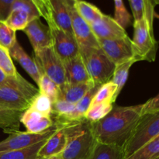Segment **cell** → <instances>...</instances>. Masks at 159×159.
Masks as SVG:
<instances>
[{"mask_svg": "<svg viewBox=\"0 0 159 159\" xmlns=\"http://www.w3.org/2000/svg\"><path fill=\"white\" fill-rule=\"evenodd\" d=\"M134 21L141 20L144 16V0H129Z\"/></svg>", "mask_w": 159, "mask_h": 159, "instance_id": "obj_36", "label": "cell"}, {"mask_svg": "<svg viewBox=\"0 0 159 159\" xmlns=\"http://www.w3.org/2000/svg\"><path fill=\"white\" fill-rule=\"evenodd\" d=\"M30 108L44 116H51L52 111V101L48 96L40 92L34 99Z\"/></svg>", "mask_w": 159, "mask_h": 159, "instance_id": "obj_30", "label": "cell"}, {"mask_svg": "<svg viewBox=\"0 0 159 159\" xmlns=\"http://www.w3.org/2000/svg\"><path fill=\"white\" fill-rule=\"evenodd\" d=\"M9 54L11 57L15 59L21 65L22 68L27 72V74L38 85L40 77L42 75V71L36 62L35 59L32 58L24 51L18 41L16 42L13 47L9 50Z\"/></svg>", "mask_w": 159, "mask_h": 159, "instance_id": "obj_16", "label": "cell"}, {"mask_svg": "<svg viewBox=\"0 0 159 159\" xmlns=\"http://www.w3.org/2000/svg\"><path fill=\"white\" fill-rule=\"evenodd\" d=\"M90 26L97 40L124 38L128 36L125 29L118 24L113 17L105 14L99 20L90 24Z\"/></svg>", "mask_w": 159, "mask_h": 159, "instance_id": "obj_13", "label": "cell"}, {"mask_svg": "<svg viewBox=\"0 0 159 159\" xmlns=\"http://www.w3.org/2000/svg\"><path fill=\"white\" fill-rule=\"evenodd\" d=\"M131 40L137 61H155L158 43L154 36V29L145 16L134 22V37Z\"/></svg>", "mask_w": 159, "mask_h": 159, "instance_id": "obj_5", "label": "cell"}, {"mask_svg": "<svg viewBox=\"0 0 159 159\" xmlns=\"http://www.w3.org/2000/svg\"><path fill=\"white\" fill-rule=\"evenodd\" d=\"M126 159H159V136Z\"/></svg>", "mask_w": 159, "mask_h": 159, "instance_id": "obj_26", "label": "cell"}, {"mask_svg": "<svg viewBox=\"0 0 159 159\" xmlns=\"http://www.w3.org/2000/svg\"><path fill=\"white\" fill-rule=\"evenodd\" d=\"M0 68L7 76L14 77L18 74L15 65L12 62L9 51L1 46H0Z\"/></svg>", "mask_w": 159, "mask_h": 159, "instance_id": "obj_34", "label": "cell"}, {"mask_svg": "<svg viewBox=\"0 0 159 159\" xmlns=\"http://www.w3.org/2000/svg\"><path fill=\"white\" fill-rule=\"evenodd\" d=\"M112 102H102L90 106L85 113V119L90 123H96L105 117L113 108Z\"/></svg>", "mask_w": 159, "mask_h": 159, "instance_id": "obj_27", "label": "cell"}, {"mask_svg": "<svg viewBox=\"0 0 159 159\" xmlns=\"http://www.w3.org/2000/svg\"><path fill=\"white\" fill-rule=\"evenodd\" d=\"M63 63L66 83L77 84L91 81L80 53L75 57L63 61Z\"/></svg>", "mask_w": 159, "mask_h": 159, "instance_id": "obj_15", "label": "cell"}, {"mask_svg": "<svg viewBox=\"0 0 159 159\" xmlns=\"http://www.w3.org/2000/svg\"><path fill=\"white\" fill-rule=\"evenodd\" d=\"M151 2H152L153 7L155 8V6L159 5V0H151Z\"/></svg>", "mask_w": 159, "mask_h": 159, "instance_id": "obj_41", "label": "cell"}, {"mask_svg": "<svg viewBox=\"0 0 159 159\" xmlns=\"http://www.w3.org/2000/svg\"><path fill=\"white\" fill-rule=\"evenodd\" d=\"M155 17H156V18H158L159 20V15L158 14H157L156 12H155Z\"/></svg>", "mask_w": 159, "mask_h": 159, "instance_id": "obj_43", "label": "cell"}, {"mask_svg": "<svg viewBox=\"0 0 159 159\" xmlns=\"http://www.w3.org/2000/svg\"><path fill=\"white\" fill-rule=\"evenodd\" d=\"M53 20L56 26L74 37L71 28V18L67 9L65 0H51Z\"/></svg>", "mask_w": 159, "mask_h": 159, "instance_id": "obj_19", "label": "cell"}, {"mask_svg": "<svg viewBox=\"0 0 159 159\" xmlns=\"http://www.w3.org/2000/svg\"><path fill=\"white\" fill-rule=\"evenodd\" d=\"M49 28L52 38V48L62 61L72 58L80 53L79 45L73 36L56 26Z\"/></svg>", "mask_w": 159, "mask_h": 159, "instance_id": "obj_11", "label": "cell"}, {"mask_svg": "<svg viewBox=\"0 0 159 159\" xmlns=\"http://www.w3.org/2000/svg\"><path fill=\"white\" fill-rule=\"evenodd\" d=\"M99 48L115 65L136 60L133 42L130 37L97 40ZM138 62V61H137Z\"/></svg>", "mask_w": 159, "mask_h": 159, "instance_id": "obj_8", "label": "cell"}, {"mask_svg": "<svg viewBox=\"0 0 159 159\" xmlns=\"http://www.w3.org/2000/svg\"><path fill=\"white\" fill-rule=\"evenodd\" d=\"M143 104L116 107L104 118L92 123V130L101 144L123 148L142 115Z\"/></svg>", "mask_w": 159, "mask_h": 159, "instance_id": "obj_1", "label": "cell"}, {"mask_svg": "<svg viewBox=\"0 0 159 159\" xmlns=\"http://www.w3.org/2000/svg\"><path fill=\"white\" fill-rule=\"evenodd\" d=\"M16 41V31L11 29L5 21H0V46L9 51Z\"/></svg>", "mask_w": 159, "mask_h": 159, "instance_id": "obj_31", "label": "cell"}, {"mask_svg": "<svg viewBox=\"0 0 159 159\" xmlns=\"http://www.w3.org/2000/svg\"><path fill=\"white\" fill-rule=\"evenodd\" d=\"M30 21V18L25 11L22 9H12L5 22L13 30L23 31Z\"/></svg>", "mask_w": 159, "mask_h": 159, "instance_id": "obj_25", "label": "cell"}, {"mask_svg": "<svg viewBox=\"0 0 159 159\" xmlns=\"http://www.w3.org/2000/svg\"><path fill=\"white\" fill-rule=\"evenodd\" d=\"M80 54L90 79L96 85H102L111 81L116 65L99 47L81 50Z\"/></svg>", "mask_w": 159, "mask_h": 159, "instance_id": "obj_4", "label": "cell"}, {"mask_svg": "<svg viewBox=\"0 0 159 159\" xmlns=\"http://www.w3.org/2000/svg\"><path fill=\"white\" fill-rule=\"evenodd\" d=\"M34 59L42 73L47 75L60 88L66 83L64 63L52 47L34 52Z\"/></svg>", "mask_w": 159, "mask_h": 159, "instance_id": "obj_7", "label": "cell"}, {"mask_svg": "<svg viewBox=\"0 0 159 159\" xmlns=\"http://www.w3.org/2000/svg\"><path fill=\"white\" fill-rule=\"evenodd\" d=\"M114 1V20L118 24L124 29H126L131 23V16L126 9L123 0H113Z\"/></svg>", "mask_w": 159, "mask_h": 159, "instance_id": "obj_32", "label": "cell"}, {"mask_svg": "<svg viewBox=\"0 0 159 159\" xmlns=\"http://www.w3.org/2000/svg\"><path fill=\"white\" fill-rule=\"evenodd\" d=\"M38 10L40 16L45 20L49 27L55 26L53 20L51 0H30Z\"/></svg>", "mask_w": 159, "mask_h": 159, "instance_id": "obj_33", "label": "cell"}, {"mask_svg": "<svg viewBox=\"0 0 159 159\" xmlns=\"http://www.w3.org/2000/svg\"><path fill=\"white\" fill-rule=\"evenodd\" d=\"M144 16L148 21L150 26L153 28L154 18H155V8L152 6L151 0H144Z\"/></svg>", "mask_w": 159, "mask_h": 159, "instance_id": "obj_39", "label": "cell"}, {"mask_svg": "<svg viewBox=\"0 0 159 159\" xmlns=\"http://www.w3.org/2000/svg\"><path fill=\"white\" fill-rule=\"evenodd\" d=\"M23 112L0 106V128L2 129L5 133L9 134L19 130L20 118Z\"/></svg>", "mask_w": 159, "mask_h": 159, "instance_id": "obj_20", "label": "cell"}, {"mask_svg": "<svg viewBox=\"0 0 159 159\" xmlns=\"http://www.w3.org/2000/svg\"><path fill=\"white\" fill-rule=\"evenodd\" d=\"M15 0H0V21H6Z\"/></svg>", "mask_w": 159, "mask_h": 159, "instance_id": "obj_37", "label": "cell"}, {"mask_svg": "<svg viewBox=\"0 0 159 159\" xmlns=\"http://www.w3.org/2000/svg\"><path fill=\"white\" fill-rule=\"evenodd\" d=\"M159 136V110L143 113L123 146L124 159Z\"/></svg>", "mask_w": 159, "mask_h": 159, "instance_id": "obj_3", "label": "cell"}, {"mask_svg": "<svg viewBox=\"0 0 159 159\" xmlns=\"http://www.w3.org/2000/svg\"><path fill=\"white\" fill-rule=\"evenodd\" d=\"M66 144L67 138L63 129H57L40 148L37 159H48L54 155H60L64 151Z\"/></svg>", "mask_w": 159, "mask_h": 159, "instance_id": "obj_17", "label": "cell"}, {"mask_svg": "<svg viewBox=\"0 0 159 159\" xmlns=\"http://www.w3.org/2000/svg\"><path fill=\"white\" fill-rule=\"evenodd\" d=\"M39 89L23 79L20 74L8 76L6 82L0 86V106L12 110L25 111L30 108Z\"/></svg>", "mask_w": 159, "mask_h": 159, "instance_id": "obj_2", "label": "cell"}, {"mask_svg": "<svg viewBox=\"0 0 159 159\" xmlns=\"http://www.w3.org/2000/svg\"><path fill=\"white\" fill-rule=\"evenodd\" d=\"M7 78H8V76L6 75L3 72L2 70L0 68V86H1L2 85H3V84L6 82Z\"/></svg>", "mask_w": 159, "mask_h": 159, "instance_id": "obj_40", "label": "cell"}, {"mask_svg": "<svg viewBox=\"0 0 159 159\" xmlns=\"http://www.w3.org/2000/svg\"><path fill=\"white\" fill-rule=\"evenodd\" d=\"M65 2L71 18L73 34L79 45V51L89 48H99L98 40L92 31L90 25L79 16L75 9L74 1L65 0Z\"/></svg>", "mask_w": 159, "mask_h": 159, "instance_id": "obj_9", "label": "cell"}, {"mask_svg": "<svg viewBox=\"0 0 159 159\" xmlns=\"http://www.w3.org/2000/svg\"><path fill=\"white\" fill-rule=\"evenodd\" d=\"M97 143L91 123L83 131L67 139V144L61 156L62 159H89Z\"/></svg>", "mask_w": 159, "mask_h": 159, "instance_id": "obj_6", "label": "cell"}, {"mask_svg": "<svg viewBox=\"0 0 159 159\" xmlns=\"http://www.w3.org/2000/svg\"><path fill=\"white\" fill-rule=\"evenodd\" d=\"M116 86L111 81L104 83L98 89L97 93L95 95L91 105H96L102 102H113V96L116 93Z\"/></svg>", "mask_w": 159, "mask_h": 159, "instance_id": "obj_29", "label": "cell"}, {"mask_svg": "<svg viewBox=\"0 0 159 159\" xmlns=\"http://www.w3.org/2000/svg\"><path fill=\"white\" fill-rule=\"evenodd\" d=\"M72 1H74V2H75V1H77V0H72Z\"/></svg>", "mask_w": 159, "mask_h": 159, "instance_id": "obj_44", "label": "cell"}, {"mask_svg": "<svg viewBox=\"0 0 159 159\" xmlns=\"http://www.w3.org/2000/svg\"><path fill=\"white\" fill-rule=\"evenodd\" d=\"M136 62L137 61L135 60H131L129 61L124 62V63L120 64V65H116V67H115L113 77H112L111 79V82H113L116 86V93H115L113 99V103L116 102L118 96L120 95L121 90L123 89L124 86L125 85V83L127 82L130 67Z\"/></svg>", "mask_w": 159, "mask_h": 159, "instance_id": "obj_21", "label": "cell"}, {"mask_svg": "<svg viewBox=\"0 0 159 159\" xmlns=\"http://www.w3.org/2000/svg\"><path fill=\"white\" fill-rule=\"evenodd\" d=\"M96 84L92 80L87 82H82V83H65L63 86L60 88L59 99L76 104Z\"/></svg>", "mask_w": 159, "mask_h": 159, "instance_id": "obj_18", "label": "cell"}, {"mask_svg": "<svg viewBox=\"0 0 159 159\" xmlns=\"http://www.w3.org/2000/svg\"><path fill=\"white\" fill-rule=\"evenodd\" d=\"M48 159H62V158H61V154H60V155H54V156L51 157V158H49Z\"/></svg>", "mask_w": 159, "mask_h": 159, "instance_id": "obj_42", "label": "cell"}, {"mask_svg": "<svg viewBox=\"0 0 159 159\" xmlns=\"http://www.w3.org/2000/svg\"><path fill=\"white\" fill-rule=\"evenodd\" d=\"M74 6L79 16L89 25L99 20L103 15L99 8L88 2L77 0L74 2Z\"/></svg>", "mask_w": 159, "mask_h": 159, "instance_id": "obj_22", "label": "cell"}, {"mask_svg": "<svg viewBox=\"0 0 159 159\" xmlns=\"http://www.w3.org/2000/svg\"><path fill=\"white\" fill-rule=\"evenodd\" d=\"M20 123L25 126L26 131L32 134L44 133L54 127L51 116H44L30 108L23 112Z\"/></svg>", "mask_w": 159, "mask_h": 159, "instance_id": "obj_14", "label": "cell"}, {"mask_svg": "<svg viewBox=\"0 0 159 159\" xmlns=\"http://www.w3.org/2000/svg\"><path fill=\"white\" fill-rule=\"evenodd\" d=\"M12 9H22L29 15L30 20L40 17L38 10L30 0H15Z\"/></svg>", "mask_w": 159, "mask_h": 159, "instance_id": "obj_35", "label": "cell"}, {"mask_svg": "<svg viewBox=\"0 0 159 159\" xmlns=\"http://www.w3.org/2000/svg\"><path fill=\"white\" fill-rule=\"evenodd\" d=\"M40 18L37 17L30 20L23 30L27 36L34 52L52 47V38L49 26L43 24Z\"/></svg>", "mask_w": 159, "mask_h": 159, "instance_id": "obj_12", "label": "cell"}, {"mask_svg": "<svg viewBox=\"0 0 159 159\" xmlns=\"http://www.w3.org/2000/svg\"><path fill=\"white\" fill-rule=\"evenodd\" d=\"M89 159H124V151L119 146L98 142Z\"/></svg>", "mask_w": 159, "mask_h": 159, "instance_id": "obj_23", "label": "cell"}, {"mask_svg": "<svg viewBox=\"0 0 159 159\" xmlns=\"http://www.w3.org/2000/svg\"><path fill=\"white\" fill-rule=\"evenodd\" d=\"M159 110V93L155 97L148 100L145 103L143 104L142 114Z\"/></svg>", "mask_w": 159, "mask_h": 159, "instance_id": "obj_38", "label": "cell"}, {"mask_svg": "<svg viewBox=\"0 0 159 159\" xmlns=\"http://www.w3.org/2000/svg\"><path fill=\"white\" fill-rule=\"evenodd\" d=\"M39 91L50 98L52 103L59 99L60 96V87L53 82L47 75L42 73L40 82L38 84Z\"/></svg>", "mask_w": 159, "mask_h": 159, "instance_id": "obj_28", "label": "cell"}, {"mask_svg": "<svg viewBox=\"0 0 159 159\" xmlns=\"http://www.w3.org/2000/svg\"><path fill=\"white\" fill-rule=\"evenodd\" d=\"M56 130L57 128L54 126L51 130L41 134H32L27 131L23 132L20 130L14 131L11 133L6 139L0 142V152L19 150L30 147L40 141L49 138L56 131Z\"/></svg>", "mask_w": 159, "mask_h": 159, "instance_id": "obj_10", "label": "cell"}, {"mask_svg": "<svg viewBox=\"0 0 159 159\" xmlns=\"http://www.w3.org/2000/svg\"><path fill=\"white\" fill-rule=\"evenodd\" d=\"M46 141H40L26 148L0 152V159H37L39 150Z\"/></svg>", "mask_w": 159, "mask_h": 159, "instance_id": "obj_24", "label": "cell"}]
</instances>
